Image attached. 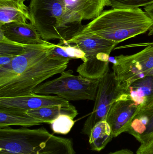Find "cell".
Listing matches in <instances>:
<instances>
[{
	"label": "cell",
	"mask_w": 153,
	"mask_h": 154,
	"mask_svg": "<svg viewBox=\"0 0 153 154\" xmlns=\"http://www.w3.org/2000/svg\"><path fill=\"white\" fill-rule=\"evenodd\" d=\"M52 44L26 45L24 53L0 67V97L33 93L43 82L66 69L70 60L52 56Z\"/></svg>",
	"instance_id": "6da1fadb"
},
{
	"label": "cell",
	"mask_w": 153,
	"mask_h": 154,
	"mask_svg": "<svg viewBox=\"0 0 153 154\" xmlns=\"http://www.w3.org/2000/svg\"><path fill=\"white\" fill-rule=\"evenodd\" d=\"M0 154H76L72 140L54 135L45 127L0 128Z\"/></svg>",
	"instance_id": "7a4b0ae2"
},
{
	"label": "cell",
	"mask_w": 153,
	"mask_h": 154,
	"mask_svg": "<svg viewBox=\"0 0 153 154\" xmlns=\"http://www.w3.org/2000/svg\"><path fill=\"white\" fill-rule=\"evenodd\" d=\"M153 26L152 20L140 8H113L102 12L84 28L119 44L147 32Z\"/></svg>",
	"instance_id": "3957f363"
},
{
	"label": "cell",
	"mask_w": 153,
	"mask_h": 154,
	"mask_svg": "<svg viewBox=\"0 0 153 154\" xmlns=\"http://www.w3.org/2000/svg\"><path fill=\"white\" fill-rule=\"evenodd\" d=\"M29 10L31 23L46 41L58 39L65 42L84 26L70 22L64 0H31Z\"/></svg>",
	"instance_id": "277c9868"
},
{
	"label": "cell",
	"mask_w": 153,
	"mask_h": 154,
	"mask_svg": "<svg viewBox=\"0 0 153 154\" xmlns=\"http://www.w3.org/2000/svg\"><path fill=\"white\" fill-rule=\"evenodd\" d=\"M63 44L76 45L85 53V59L77 73L85 78L100 79L110 71V55L117 43L103 38L83 28Z\"/></svg>",
	"instance_id": "5b68a950"
},
{
	"label": "cell",
	"mask_w": 153,
	"mask_h": 154,
	"mask_svg": "<svg viewBox=\"0 0 153 154\" xmlns=\"http://www.w3.org/2000/svg\"><path fill=\"white\" fill-rule=\"evenodd\" d=\"M73 74L71 69L65 70L58 78L38 86L33 93L55 95L68 101L95 100L100 79H89Z\"/></svg>",
	"instance_id": "8992f818"
},
{
	"label": "cell",
	"mask_w": 153,
	"mask_h": 154,
	"mask_svg": "<svg viewBox=\"0 0 153 154\" xmlns=\"http://www.w3.org/2000/svg\"><path fill=\"white\" fill-rule=\"evenodd\" d=\"M145 47L141 51L130 55H120L115 57L112 69L116 79L128 89L135 81L146 76L153 69V42L129 44L116 49Z\"/></svg>",
	"instance_id": "52a82bcc"
},
{
	"label": "cell",
	"mask_w": 153,
	"mask_h": 154,
	"mask_svg": "<svg viewBox=\"0 0 153 154\" xmlns=\"http://www.w3.org/2000/svg\"><path fill=\"white\" fill-rule=\"evenodd\" d=\"M125 93H127V90L116 79L113 71H109L100 79L94 107L84 124L81 134L89 137L97 123L106 120L112 104Z\"/></svg>",
	"instance_id": "ba28073f"
},
{
	"label": "cell",
	"mask_w": 153,
	"mask_h": 154,
	"mask_svg": "<svg viewBox=\"0 0 153 154\" xmlns=\"http://www.w3.org/2000/svg\"><path fill=\"white\" fill-rule=\"evenodd\" d=\"M140 108L127 93L123 94L112 104L106 121L111 128L113 137L128 132Z\"/></svg>",
	"instance_id": "9c48e42d"
},
{
	"label": "cell",
	"mask_w": 153,
	"mask_h": 154,
	"mask_svg": "<svg viewBox=\"0 0 153 154\" xmlns=\"http://www.w3.org/2000/svg\"><path fill=\"white\" fill-rule=\"evenodd\" d=\"M69 101L57 96L31 93L24 96L0 97V109L20 112L54 105H65Z\"/></svg>",
	"instance_id": "30bf717a"
},
{
	"label": "cell",
	"mask_w": 153,
	"mask_h": 154,
	"mask_svg": "<svg viewBox=\"0 0 153 154\" xmlns=\"http://www.w3.org/2000/svg\"><path fill=\"white\" fill-rule=\"evenodd\" d=\"M70 22L83 25L84 20H94L102 12L105 0H64Z\"/></svg>",
	"instance_id": "8fae6325"
},
{
	"label": "cell",
	"mask_w": 153,
	"mask_h": 154,
	"mask_svg": "<svg viewBox=\"0 0 153 154\" xmlns=\"http://www.w3.org/2000/svg\"><path fill=\"white\" fill-rule=\"evenodd\" d=\"M0 32L10 40L24 45L43 44L48 42L42 39L31 23H7L0 26Z\"/></svg>",
	"instance_id": "7c38bea8"
},
{
	"label": "cell",
	"mask_w": 153,
	"mask_h": 154,
	"mask_svg": "<svg viewBox=\"0 0 153 154\" xmlns=\"http://www.w3.org/2000/svg\"><path fill=\"white\" fill-rule=\"evenodd\" d=\"M127 133L141 144L153 138V101L145 106L140 107Z\"/></svg>",
	"instance_id": "4fadbf2b"
},
{
	"label": "cell",
	"mask_w": 153,
	"mask_h": 154,
	"mask_svg": "<svg viewBox=\"0 0 153 154\" xmlns=\"http://www.w3.org/2000/svg\"><path fill=\"white\" fill-rule=\"evenodd\" d=\"M30 21L29 7L19 0H0V26L11 23Z\"/></svg>",
	"instance_id": "5bb4252c"
},
{
	"label": "cell",
	"mask_w": 153,
	"mask_h": 154,
	"mask_svg": "<svg viewBox=\"0 0 153 154\" xmlns=\"http://www.w3.org/2000/svg\"><path fill=\"white\" fill-rule=\"evenodd\" d=\"M130 97L140 107L153 101V76H146L132 82L127 89Z\"/></svg>",
	"instance_id": "9a60e30c"
},
{
	"label": "cell",
	"mask_w": 153,
	"mask_h": 154,
	"mask_svg": "<svg viewBox=\"0 0 153 154\" xmlns=\"http://www.w3.org/2000/svg\"><path fill=\"white\" fill-rule=\"evenodd\" d=\"M26 113L31 116L40 120L43 124L50 125L61 115H67L74 119L78 114L75 107L71 103L65 105L48 106L28 110Z\"/></svg>",
	"instance_id": "2e32d148"
},
{
	"label": "cell",
	"mask_w": 153,
	"mask_h": 154,
	"mask_svg": "<svg viewBox=\"0 0 153 154\" xmlns=\"http://www.w3.org/2000/svg\"><path fill=\"white\" fill-rule=\"evenodd\" d=\"M42 124L40 120L31 116L26 112L0 109V128L13 125L28 128Z\"/></svg>",
	"instance_id": "e0dca14e"
},
{
	"label": "cell",
	"mask_w": 153,
	"mask_h": 154,
	"mask_svg": "<svg viewBox=\"0 0 153 154\" xmlns=\"http://www.w3.org/2000/svg\"><path fill=\"white\" fill-rule=\"evenodd\" d=\"M89 144L92 151L103 150L113 138L111 128L106 120L97 123L89 136Z\"/></svg>",
	"instance_id": "ac0fdd59"
},
{
	"label": "cell",
	"mask_w": 153,
	"mask_h": 154,
	"mask_svg": "<svg viewBox=\"0 0 153 154\" xmlns=\"http://www.w3.org/2000/svg\"><path fill=\"white\" fill-rule=\"evenodd\" d=\"M50 54L54 57L72 59H81L84 61L85 54L76 45L73 44H52L49 49Z\"/></svg>",
	"instance_id": "d6986e66"
},
{
	"label": "cell",
	"mask_w": 153,
	"mask_h": 154,
	"mask_svg": "<svg viewBox=\"0 0 153 154\" xmlns=\"http://www.w3.org/2000/svg\"><path fill=\"white\" fill-rule=\"evenodd\" d=\"M25 46L10 40L0 32V56L18 57L25 52Z\"/></svg>",
	"instance_id": "ffe728a7"
},
{
	"label": "cell",
	"mask_w": 153,
	"mask_h": 154,
	"mask_svg": "<svg viewBox=\"0 0 153 154\" xmlns=\"http://www.w3.org/2000/svg\"><path fill=\"white\" fill-rule=\"evenodd\" d=\"M73 119L70 116L62 115L51 123L52 131L55 134L66 135L71 131L75 124Z\"/></svg>",
	"instance_id": "44dd1931"
},
{
	"label": "cell",
	"mask_w": 153,
	"mask_h": 154,
	"mask_svg": "<svg viewBox=\"0 0 153 154\" xmlns=\"http://www.w3.org/2000/svg\"><path fill=\"white\" fill-rule=\"evenodd\" d=\"M153 4V0H105L106 6L113 8L136 9Z\"/></svg>",
	"instance_id": "7402d4cb"
},
{
	"label": "cell",
	"mask_w": 153,
	"mask_h": 154,
	"mask_svg": "<svg viewBox=\"0 0 153 154\" xmlns=\"http://www.w3.org/2000/svg\"><path fill=\"white\" fill-rule=\"evenodd\" d=\"M136 154H153V137L141 144Z\"/></svg>",
	"instance_id": "603a6c76"
},
{
	"label": "cell",
	"mask_w": 153,
	"mask_h": 154,
	"mask_svg": "<svg viewBox=\"0 0 153 154\" xmlns=\"http://www.w3.org/2000/svg\"><path fill=\"white\" fill-rule=\"evenodd\" d=\"M15 57L10 56H0V67L10 64Z\"/></svg>",
	"instance_id": "cb8c5ba5"
},
{
	"label": "cell",
	"mask_w": 153,
	"mask_h": 154,
	"mask_svg": "<svg viewBox=\"0 0 153 154\" xmlns=\"http://www.w3.org/2000/svg\"><path fill=\"white\" fill-rule=\"evenodd\" d=\"M145 11L147 14V15L153 21V4L146 6L144 8ZM153 31V26L152 29L149 30L150 32H152Z\"/></svg>",
	"instance_id": "d4e9b609"
},
{
	"label": "cell",
	"mask_w": 153,
	"mask_h": 154,
	"mask_svg": "<svg viewBox=\"0 0 153 154\" xmlns=\"http://www.w3.org/2000/svg\"><path fill=\"white\" fill-rule=\"evenodd\" d=\"M107 154H134L132 151L129 149H125L116 151Z\"/></svg>",
	"instance_id": "484cf974"
},
{
	"label": "cell",
	"mask_w": 153,
	"mask_h": 154,
	"mask_svg": "<svg viewBox=\"0 0 153 154\" xmlns=\"http://www.w3.org/2000/svg\"><path fill=\"white\" fill-rule=\"evenodd\" d=\"M153 76V69H152V70L149 72V73H148V75H147V76Z\"/></svg>",
	"instance_id": "4316f807"
},
{
	"label": "cell",
	"mask_w": 153,
	"mask_h": 154,
	"mask_svg": "<svg viewBox=\"0 0 153 154\" xmlns=\"http://www.w3.org/2000/svg\"><path fill=\"white\" fill-rule=\"evenodd\" d=\"M153 35V31L152 32H150L149 33V35H150V36H151V35Z\"/></svg>",
	"instance_id": "83f0119b"
},
{
	"label": "cell",
	"mask_w": 153,
	"mask_h": 154,
	"mask_svg": "<svg viewBox=\"0 0 153 154\" xmlns=\"http://www.w3.org/2000/svg\"><path fill=\"white\" fill-rule=\"evenodd\" d=\"M19 1H22V2H24L25 1H27V0H19Z\"/></svg>",
	"instance_id": "f1b7e54d"
}]
</instances>
